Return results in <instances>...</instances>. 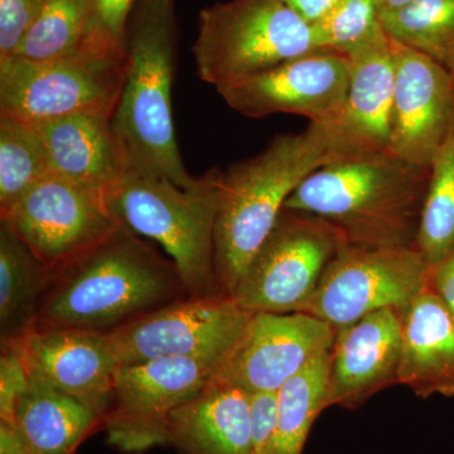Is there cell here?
<instances>
[{"mask_svg": "<svg viewBox=\"0 0 454 454\" xmlns=\"http://www.w3.org/2000/svg\"><path fill=\"white\" fill-rule=\"evenodd\" d=\"M187 295L172 259L119 223L97 247L56 269L32 331L109 333Z\"/></svg>", "mask_w": 454, "mask_h": 454, "instance_id": "6da1fadb", "label": "cell"}, {"mask_svg": "<svg viewBox=\"0 0 454 454\" xmlns=\"http://www.w3.org/2000/svg\"><path fill=\"white\" fill-rule=\"evenodd\" d=\"M430 167L390 152L343 155L301 184L284 207L333 223L355 247H415Z\"/></svg>", "mask_w": 454, "mask_h": 454, "instance_id": "7a4b0ae2", "label": "cell"}, {"mask_svg": "<svg viewBox=\"0 0 454 454\" xmlns=\"http://www.w3.org/2000/svg\"><path fill=\"white\" fill-rule=\"evenodd\" d=\"M343 155L336 128L310 122L301 133L274 137L259 154L223 172L215 227V271L223 294L231 297L292 193Z\"/></svg>", "mask_w": 454, "mask_h": 454, "instance_id": "3957f363", "label": "cell"}, {"mask_svg": "<svg viewBox=\"0 0 454 454\" xmlns=\"http://www.w3.org/2000/svg\"><path fill=\"white\" fill-rule=\"evenodd\" d=\"M176 0H137L127 28V71L112 122L128 163L191 188L176 138L172 83L177 56Z\"/></svg>", "mask_w": 454, "mask_h": 454, "instance_id": "277c9868", "label": "cell"}, {"mask_svg": "<svg viewBox=\"0 0 454 454\" xmlns=\"http://www.w3.org/2000/svg\"><path fill=\"white\" fill-rule=\"evenodd\" d=\"M223 170L197 177L191 188L128 163L121 184L110 196L115 219L163 247L175 262L190 295L223 294L215 271V227Z\"/></svg>", "mask_w": 454, "mask_h": 454, "instance_id": "5b68a950", "label": "cell"}, {"mask_svg": "<svg viewBox=\"0 0 454 454\" xmlns=\"http://www.w3.org/2000/svg\"><path fill=\"white\" fill-rule=\"evenodd\" d=\"M127 71V43L97 31L79 50L50 59H0V116L41 122L73 114L112 116Z\"/></svg>", "mask_w": 454, "mask_h": 454, "instance_id": "8992f818", "label": "cell"}, {"mask_svg": "<svg viewBox=\"0 0 454 454\" xmlns=\"http://www.w3.org/2000/svg\"><path fill=\"white\" fill-rule=\"evenodd\" d=\"M316 50L310 26L284 0H229L202 9L192 46L197 74L216 89Z\"/></svg>", "mask_w": 454, "mask_h": 454, "instance_id": "52a82bcc", "label": "cell"}, {"mask_svg": "<svg viewBox=\"0 0 454 454\" xmlns=\"http://www.w3.org/2000/svg\"><path fill=\"white\" fill-rule=\"evenodd\" d=\"M348 244L333 223L284 207L236 284L232 300L250 313L297 312Z\"/></svg>", "mask_w": 454, "mask_h": 454, "instance_id": "ba28073f", "label": "cell"}, {"mask_svg": "<svg viewBox=\"0 0 454 454\" xmlns=\"http://www.w3.org/2000/svg\"><path fill=\"white\" fill-rule=\"evenodd\" d=\"M428 277L429 265L415 247L348 244L297 312L340 330L375 310L402 309L426 288Z\"/></svg>", "mask_w": 454, "mask_h": 454, "instance_id": "9c48e42d", "label": "cell"}, {"mask_svg": "<svg viewBox=\"0 0 454 454\" xmlns=\"http://www.w3.org/2000/svg\"><path fill=\"white\" fill-rule=\"evenodd\" d=\"M250 316L230 295H187L106 334L121 366L186 357L217 367Z\"/></svg>", "mask_w": 454, "mask_h": 454, "instance_id": "30bf717a", "label": "cell"}, {"mask_svg": "<svg viewBox=\"0 0 454 454\" xmlns=\"http://www.w3.org/2000/svg\"><path fill=\"white\" fill-rule=\"evenodd\" d=\"M216 364L200 358H157L119 366L104 417L107 443L125 453L168 446L172 414L214 379Z\"/></svg>", "mask_w": 454, "mask_h": 454, "instance_id": "8fae6325", "label": "cell"}, {"mask_svg": "<svg viewBox=\"0 0 454 454\" xmlns=\"http://www.w3.org/2000/svg\"><path fill=\"white\" fill-rule=\"evenodd\" d=\"M0 221L51 269L64 267L119 226L100 193L50 173Z\"/></svg>", "mask_w": 454, "mask_h": 454, "instance_id": "7c38bea8", "label": "cell"}, {"mask_svg": "<svg viewBox=\"0 0 454 454\" xmlns=\"http://www.w3.org/2000/svg\"><path fill=\"white\" fill-rule=\"evenodd\" d=\"M336 334L333 325L307 313H252L214 379L249 395L277 393L316 357L330 352Z\"/></svg>", "mask_w": 454, "mask_h": 454, "instance_id": "4fadbf2b", "label": "cell"}, {"mask_svg": "<svg viewBox=\"0 0 454 454\" xmlns=\"http://www.w3.org/2000/svg\"><path fill=\"white\" fill-rule=\"evenodd\" d=\"M348 89V56L319 49L216 90L227 106L247 118L293 114L316 124L336 125L345 112Z\"/></svg>", "mask_w": 454, "mask_h": 454, "instance_id": "5bb4252c", "label": "cell"}, {"mask_svg": "<svg viewBox=\"0 0 454 454\" xmlns=\"http://www.w3.org/2000/svg\"><path fill=\"white\" fill-rule=\"evenodd\" d=\"M390 40L396 82L389 152L408 162L432 167L454 124V74Z\"/></svg>", "mask_w": 454, "mask_h": 454, "instance_id": "9a60e30c", "label": "cell"}, {"mask_svg": "<svg viewBox=\"0 0 454 454\" xmlns=\"http://www.w3.org/2000/svg\"><path fill=\"white\" fill-rule=\"evenodd\" d=\"M14 345L28 372L106 417L121 366L106 333L35 330Z\"/></svg>", "mask_w": 454, "mask_h": 454, "instance_id": "2e32d148", "label": "cell"}, {"mask_svg": "<svg viewBox=\"0 0 454 454\" xmlns=\"http://www.w3.org/2000/svg\"><path fill=\"white\" fill-rule=\"evenodd\" d=\"M402 321L396 309L370 313L337 330L331 349L327 404L354 411L399 384Z\"/></svg>", "mask_w": 454, "mask_h": 454, "instance_id": "e0dca14e", "label": "cell"}, {"mask_svg": "<svg viewBox=\"0 0 454 454\" xmlns=\"http://www.w3.org/2000/svg\"><path fill=\"white\" fill-rule=\"evenodd\" d=\"M349 62L348 103L333 125L346 155L389 152L395 95V57L384 28L345 53Z\"/></svg>", "mask_w": 454, "mask_h": 454, "instance_id": "ac0fdd59", "label": "cell"}, {"mask_svg": "<svg viewBox=\"0 0 454 454\" xmlns=\"http://www.w3.org/2000/svg\"><path fill=\"white\" fill-rule=\"evenodd\" d=\"M31 124L46 145L51 173L100 193L109 201L128 166L112 116L73 114Z\"/></svg>", "mask_w": 454, "mask_h": 454, "instance_id": "d6986e66", "label": "cell"}, {"mask_svg": "<svg viewBox=\"0 0 454 454\" xmlns=\"http://www.w3.org/2000/svg\"><path fill=\"white\" fill-rule=\"evenodd\" d=\"M399 312V385L422 399L454 396V321L450 312L428 284Z\"/></svg>", "mask_w": 454, "mask_h": 454, "instance_id": "ffe728a7", "label": "cell"}, {"mask_svg": "<svg viewBox=\"0 0 454 454\" xmlns=\"http://www.w3.org/2000/svg\"><path fill=\"white\" fill-rule=\"evenodd\" d=\"M168 446L179 454H253L252 397L212 379L170 417Z\"/></svg>", "mask_w": 454, "mask_h": 454, "instance_id": "44dd1931", "label": "cell"}, {"mask_svg": "<svg viewBox=\"0 0 454 454\" xmlns=\"http://www.w3.org/2000/svg\"><path fill=\"white\" fill-rule=\"evenodd\" d=\"M103 420L98 411L28 372L8 423L26 454H74Z\"/></svg>", "mask_w": 454, "mask_h": 454, "instance_id": "7402d4cb", "label": "cell"}, {"mask_svg": "<svg viewBox=\"0 0 454 454\" xmlns=\"http://www.w3.org/2000/svg\"><path fill=\"white\" fill-rule=\"evenodd\" d=\"M55 271L0 221V346L31 333Z\"/></svg>", "mask_w": 454, "mask_h": 454, "instance_id": "603a6c76", "label": "cell"}, {"mask_svg": "<svg viewBox=\"0 0 454 454\" xmlns=\"http://www.w3.org/2000/svg\"><path fill=\"white\" fill-rule=\"evenodd\" d=\"M330 364L331 351L316 357L277 391L273 435L277 454L303 452L316 418L328 408Z\"/></svg>", "mask_w": 454, "mask_h": 454, "instance_id": "cb8c5ba5", "label": "cell"}, {"mask_svg": "<svg viewBox=\"0 0 454 454\" xmlns=\"http://www.w3.org/2000/svg\"><path fill=\"white\" fill-rule=\"evenodd\" d=\"M379 20L394 41L454 74V0H411L404 7L379 12Z\"/></svg>", "mask_w": 454, "mask_h": 454, "instance_id": "d4e9b609", "label": "cell"}, {"mask_svg": "<svg viewBox=\"0 0 454 454\" xmlns=\"http://www.w3.org/2000/svg\"><path fill=\"white\" fill-rule=\"evenodd\" d=\"M98 26L95 0H46L40 17L13 57L50 61L82 47Z\"/></svg>", "mask_w": 454, "mask_h": 454, "instance_id": "484cf974", "label": "cell"}, {"mask_svg": "<svg viewBox=\"0 0 454 454\" xmlns=\"http://www.w3.org/2000/svg\"><path fill=\"white\" fill-rule=\"evenodd\" d=\"M50 173L46 145L35 125L0 116V216Z\"/></svg>", "mask_w": 454, "mask_h": 454, "instance_id": "4316f807", "label": "cell"}, {"mask_svg": "<svg viewBox=\"0 0 454 454\" xmlns=\"http://www.w3.org/2000/svg\"><path fill=\"white\" fill-rule=\"evenodd\" d=\"M454 247V124L430 167V181L415 249L429 268Z\"/></svg>", "mask_w": 454, "mask_h": 454, "instance_id": "83f0119b", "label": "cell"}, {"mask_svg": "<svg viewBox=\"0 0 454 454\" xmlns=\"http://www.w3.org/2000/svg\"><path fill=\"white\" fill-rule=\"evenodd\" d=\"M381 28L375 0H340L324 20L310 26L317 49L346 53Z\"/></svg>", "mask_w": 454, "mask_h": 454, "instance_id": "f1b7e54d", "label": "cell"}, {"mask_svg": "<svg viewBox=\"0 0 454 454\" xmlns=\"http://www.w3.org/2000/svg\"><path fill=\"white\" fill-rule=\"evenodd\" d=\"M46 0H0V59L16 55Z\"/></svg>", "mask_w": 454, "mask_h": 454, "instance_id": "f546056e", "label": "cell"}, {"mask_svg": "<svg viewBox=\"0 0 454 454\" xmlns=\"http://www.w3.org/2000/svg\"><path fill=\"white\" fill-rule=\"evenodd\" d=\"M28 381V372L14 343L2 346L0 355V422H12L14 406Z\"/></svg>", "mask_w": 454, "mask_h": 454, "instance_id": "4dcf8cb0", "label": "cell"}, {"mask_svg": "<svg viewBox=\"0 0 454 454\" xmlns=\"http://www.w3.org/2000/svg\"><path fill=\"white\" fill-rule=\"evenodd\" d=\"M253 454H277L274 450V428L277 418V393L254 394Z\"/></svg>", "mask_w": 454, "mask_h": 454, "instance_id": "1f68e13d", "label": "cell"}, {"mask_svg": "<svg viewBox=\"0 0 454 454\" xmlns=\"http://www.w3.org/2000/svg\"><path fill=\"white\" fill-rule=\"evenodd\" d=\"M137 0H95L98 26L114 40L127 43V28Z\"/></svg>", "mask_w": 454, "mask_h": 454, "instance_id": "d6a6232c", "label": "cell"}, {"mask_svg": "<svg viewBox=\"0 0 454 454\" xmlns=\"http://www.w3.org/2000/svg\"><path fill=\"white\" fill-rule=\"evenodd\" d=\"M428 286L454 321V247L441 262L429 268Z\"/></svg>", "mask_w": 454, "mask_h": 454, "instance_id": "836d02e7", "label": "cell"}, {"mask_svg": "<svg viewBox=\"0 0 454 454\" xmlns=\"http://www.w3.org/2000/svg\"><path fill=\"white\" fill-rule=\"evenodd\" d=\"M307 23L313 26L324 20L340 0H284Z\"/></svg>", "mask_w": 454, "mask_h": 454, "instance_id": "e575fe53", "label": "cell"}, {"mask_svg": "<svg viewBox=\"0 0 454 454\" xmlns=\"http://www.w3.org/2000/svg\"><path fill=\"white\" fill-rule=\"evenodd\" d=\"M411 0H375L379 12L394 11V9L404 7Z\"/></svg>", "mask_w": 454, "mask_h": 454, "instance_id": "d590c367", "label": "cell"}]
</instances>
